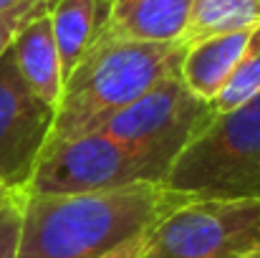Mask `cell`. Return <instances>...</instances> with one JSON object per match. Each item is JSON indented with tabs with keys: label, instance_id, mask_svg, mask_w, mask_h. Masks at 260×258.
Masks as SVG:
<instances>
[{
	"label": "cell",
	"instance_id": "2",
	"mask_svg": "<svg viewBox=\"0 0 260 258\" xmlns=\"http://www.w3.org/2000/svg\"><path fill=\"white\" fill-rule=\"evenodd\" d=\"M184 48L187 43L182 41L142 43L101 36L63 84L51 142L96 132L109 117L137 101L149 89L170 76H179Z\"/></svg>",
	"mask_w": 260,
	"mask_h": 258
},
{
	"label": "cell",
	"instance_id": "11",
	"mask_svg": "<svg viewBox=\"0 0 260 258\" xmlns=\"http://www.w3.org/2000/svg\"><path fill=\"white\" fill-rule=\"evenodd\" d=\"M48 15L66 84L76 66L101 41L109 20V0H56Z\"/></svg>",
	"mask_w": 260,
	"mask_h": 258
},
{
	"label": "cell",
	"instance_id": "16",
	"mask_svg": "<svg viewBox=\"0 0 260 258\" xmlns=\"http://www.w3.org/2000/svg\"><path fill=\"white\" fill-rule=\"evenodd\" d=\"M144 241H147V233H144V236H139V238L126 241L124 246L114 248L111 253H106V256H101V258H139L142 256V251H144Z\"/></svg>",
	"mask_w": 260,
	"mask_h": 258
},
{
	"label": "cell",
	"instance_id": "6",
	"mask_svg": "<svg viewBox=\"0 0 260 258\" xmlns=\"http://www.w3.org/2000/svg\"><path fill=\"white\" fill-rule=\"evenodd\" d=\"M210 117L212 106L197 99L179 76H170L109 117L99 132L137 150L159 155L172 165L179 150Z\"/></svg>",
	"mask_w": 260,
	"mask_h": 258
},
{
	"label": "cell",
	"instance_id": "3",
	"mask_svg": "<svg viewBox=\"0 0 260 258\" xmlns=\"http://www.w3.org/2000/svg\"><path fill=\"white\" fill-rule=\"evenodd\" d=\"M165 185L189 197H260V94L212 111L172 160Z\"/></svg>",
	"mask_w": 260,
	"mask_h": 258
},
{
	"label": "cell",
	"instance_id": "17",
	"mask_svg": "<svg viewBox=\"0 0 260 258\" xmlns=\"http://www.w3.org/2000/svg\"><path fill=\"white\" fill-rule=\"evenodd\" d=\"M15 192H20V190H10V187H8V185H5V182L0 180V210H3V208L8 205V200H10V197H13Z\"/></svg>",
	"mask_w": 260,
	"mask_h": 258
},
{
	"label": "cell",
	"instance_id": "8",
	"mask_svg": "<svg viewBox=\"0 0 260 258\" xmlns=\"http://www.w3.org/2000/svg\"><path fill=\"white\" fill-rule=\"evenodd\" d=\"M192 0H109L106 38L172 43L182 41Z\"/></svg>",
	"mask_w": 260,
	"mask_h": 258
},
{
	"label": "cell",
	"instance_id": "12",
	"mask_svg": "<svg viewBox=\"0 0 260 258\" xmlns=\"http://www.w3.org/2000/svg\"><path fill=\"white\" fill-rule=\"evenodd\" d=\"M260 25V0H192L189 23L182 43L205 36L253 31Z\"/></svg>",
	"mask_w": 260,
	"mask_h": 258
},
{
	"label": "cell",
	"instance_id": "19",
	"mask_svg": "<svg viewBox=\"0 0 260 258\" xmlns=\"http://www.w3.org/2000/svg\"><path fill=\"white\" fill-rule=\"evenodd\" d=\"M245 258H260V248H258V251H253V253H248Z\"/></svg>",
	"mask_w": 260,
	"mask_h": 258
},
{
	"label": "cell",
	"instance_id": "4",
	"mask_svg": "<svg viewBox=\"0 0 260 258\" xmlns=\"http://www.w3.org/2000/svg\"><path fill=\"white\" fill-rule=\"evenodd\" d=\"M170 162L159 155L124 145L104 132L48 142L25 192L71 195L111 190L134 182H165Z\"/></svg>",
	"mask_w": 260,
	"mask_h": 258
},
{
	"label": "cell",
	"instance_id": "18",
	"mask_svg": "<svg viewBox=\"0 0 260 258\" xmlns=\"http://www.w3.org/2000/svg\"><path fill=\"white\" fill-rule=\"evenodd\" d=\"M15 3H20V0H0V10H5V8H10Z\"/></svg>",
	"mask_w": 260,
	"mask_h": 258
},
{
	"label": "cell",
	"instance_id": "5",
	"mask_svg": "<svg viewBox=\"0 0 260 258\" xmlns=\"http://www.w3.org/2000/svg\"><path fill=\"white\" fill-rule=\"evenodd\" d=\"M260 248V197H192L165 215L139 258H245Z\"/></svg>",
	"mask_w": 260,
	"mask_h": 258
},
{
	"label": "cell",
	"instance_id": "15",
	"mask_svg": "<svg viewBox=\"0 0 260 258\" xmlns=\"http://www.w3.org/2000/svg\"><path fill=\"white\" fill-rule=\"evenodd\" d=\"M20 225H23V192H15L8 200V205L0 210V258L18 256Z\"/></svg>",
	"mask_w": 260,
	"mask_h": 258
},
{
	"label": "cell",
	"instance_id": "14",
	"mask_svg": "<svg viewBox=\"0 0 260 258\" xmlns=\"http://www.w3.org/2000/svg\"><path fill=\"white\" fill-rule=\"evenodd\" d=\"M56 0H20L5 10H0V56L13 46L15 36L36 18L51 13Z\"/></svg>",
	"mask_w": 260,
	"mask_h": 258
},
{
	"label": "cell",
	"instance_id": "10",
	"mask_svg": "<svg viewBox=\"0 0 260 258\" xmlns=\"http://www.w3.org/2000/svg\"><path fill=\"white\" fill-rule=\"evenodd\" d=\"M10 53L15 59V66L23 81L43 101H48L51 106H58L63 96V71H61V56H58L51 15L46 13L30 20L15 36Z\"/></svg>",
	"mask_w": 260,
	"mask_h": 258
},
{
	"label": "cell",
	"instance_id": "9",
	"mask_svg": "<svg viewBox=\"0 0 260 258\" xmlns=\"http://www.w3.org/2000/svg\"><path fill=\"white\" fill-rule=\"evenodd\" d=\"M250 33L253 31H230V33H215L187 43L179 64L182 84L197 99L210 104L217 96V91L225 86L235 64L240 61Z\"/></svg>",
	"mask_w": 260,
	"mask_h": 258
},
{
	"label": "cell",
	"instance_id": "1",
	"mask_svg": "<svg viewBox=\"0 0 260 258\" xmlns=\"http://www.w3.org/2000/svg\"><path fill=\"white\" fill-rule=\"evenodd\" d=\"M187 200L192 197L174 192L165 182H134L71 195L23 192L15 258H101L149 233Z\"/></svg>",
	"mask_w": 260,
	"mask_h": 258
},
{
	"label": "cell",
	"instance_id": "13",
	"mask_svg": "<svg viewBox=\"0 0 260 258\" xmlns=\"http://www.w3.org/2000/svg\"><path fill=\"white\" fill-rule=\"evenodd\" d=\"M260 94V25L253 28L248 46L235 64L233 74L228 76L225 86L210 101L212 111H233Z\"/></svg>",
	"mask_w": 260,
	"mask_h": 258
},
{
	"label": "cell",
	"instance_id": "7",
	"mask_svg": "<svg viewBox=\"0 0 260 258\" xmlns=\"http://www.w3.org/2000/svg\"><path fill=\"white\" fill-rule=\"evenodd\" d=\"M56 106L23 81L10 48L0 56V180L25 192L51 142Z\"/></svg>",
	"mask_w": 260,
	"mask_h": 258
}]
</instances>
